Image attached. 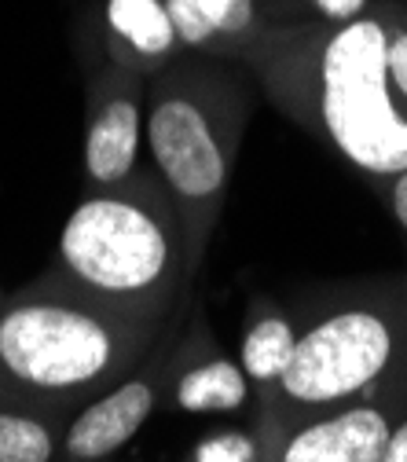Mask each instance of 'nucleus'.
I'll return each instance as SVG.
<instances>
[{
	"mask_svg": "<svg viewBox=\"0 0 407 462\" xmlns=\"http://www.w3.org/2000/svg\"><path fill=\"white\" fill-rule=\"evenodd\" d=\"M122 356V323L63 298L19 301L0 316V367L15 382L67 393L106 378Z\"/></svg>",
	"mask_w": 407,
	"mask_h": 462,
	"instance_id": "nucleus-4",
	"label": "nucleus"
},
{
	"mask_svg": "<svg viewBox=\"0 0 407 462\" xmlns=\"http://www.w3.org/2000/svg\"><path fill=\"white\" fill-rule=\"evenodd\" d=\"M151 411H154V382L143 374L125 378L118 389H110L106 396L88 403L74 419V426L67 433V451L85 462L106 458L140 433V426L151 419Z\"/></svg>",
	"mask_w": 407,
	"mask_h": 462,
	"instance_id": "nucleus-8",
	"label": "nucleus"
},
{
	"mask_svg": "<svg viewBox=\"0 0 407 462\" xmlns=\"http://www.w3.org/2000/svg\"><path fill=\"white\" fill-rule=\"evenodd\" d=\"M393 430L375 408H348L286 444L282 462H382Z\"/></svg>",
	"mask_w": 407,
	"mask_h": 462,
	"instance_id": "nucleus-9",
	"label": "nucleus"
},
{
	"mask_svg": "<svg viewBox=\"0 0 407 462\" xmlns=\"http://www.w3.org/2000/svg\"><path fill=\"white\" fill-rule=\"evenodd\" d=\"M393 213L407 231V169L393 177Z\"/></svg>",
	"mask_w": 407,
	"mask_h": 462,
	"instance_id": "nucleus-18",
	"label": "nucleus"
},
{
	"mask_svg": "<svg viewBox=\"0 0 407 462\" xmlns=\"http://www.w3.org/2000/svg\"><path fill=\"white\" fill-rule=\"evenodd\" d=\"M147 88L143 78L110 63L92 96V118L85 136V177L96 188L114 191L125 184L140 158V136L147 133Z\"/></svg>",
	"mask_w": 407,
	"mask_h": 462,
	"instance_id": "nucleus-6",
	"label": "nucleus"
},
{
	"mask_svg": "<svg viewBox=\"0 0 407 462\" xmlns=\"http://www.w3.org/2000/svg\"><path fill=\"white\" fill-rule=\"evenodd\" d=\"M294 345H298V334L286 319H279V316L257 319L243 337V371H246V378L279 382L290 356H294Z\"/></svg>",
	"mask_w": 407,
	"mask_h": 462,
	"instance_id": "nucleus-12",
	"label": "nucleus"
},
{
	"mask_svg": "<svg viewBox=\"0 0 407 462\" xmlns=\"http://www.w3.org/2000/svg\"><path fill=\"white\" fill-rule=\"evenodd\" d=\"M206 55H180L151 74L147 88V147L169 195L191 213H209L231 172V122L213 106Z\"/></svg>",
	"mask_w": 407,
	"mask_h": 462,
	"instance_id": "nucleus-3",
	"label": "nucleus"
},
{
	"mask_svg": "<svg viewBox=\"0 0 407 462\" xmlns=\"http://www.w3.org/2000/svg\"><path fill=\"white\" fill-rule=\"evenodd\" d=\"M51 433L26 415H0V462H48Z\"/></svg>",
	"mask_w": 407,
	"mask_h": 462,
	"instance_id": "nucleus-13",
	"label": "nucleus"
},
{
	"mask_svg": "<svg viewBox=\"0 0 407 462\" xmlns=\"http://www.w3.org/2000/svg\"><path fill=\"white\" fill-rule=\"evenodd\" d=\"M257 448L246 433H220V437H209L206 444H199L195 451V462H254Z\"/></svg>",
	"mask_w": 407,
	"mask_h": 462,
	"instance_id": "nucleus-15",
	"label": "nucleus"
},
{
	"mask_svg": "<svg viewBox=\"0 0 407 462\" xmlns=\"http://www.w3.org/2000/svg\"><path fill=\"white\" fill-rule=\"evenodd\" d=\"M385 0H305V12L301 19L312 23H348V19H360L367 12H375Z\"/></svg>",
	"mask_w": 407,
	"mask_h": 462,
	"instance_id": "nucleus-16",
	"label": "nucleus"
},
{
	"mask_svg": "<svg viewBox=\"0 0 407 462\" xmlns=\"http://www.w3.org/2000/svg\"><path fill=\"white\" fill-rule=\"evenodd\" d=\"M268 23H301L305 0H257Z\"/></svg>",
	"mask_w": 407,
	"mask_h": 462,
	"instance_id": "nucleus-17",
	"label": "nucleus"
},
{
	"mask_svg": "<svg viewBox=\"0 0 407 462\" xmlns=\"http://www.w3.org/2000/svg\"><path fill=\"white\" fill-rule=\"evenodd\" d=\"M246 371L236 367L231 360H209L180 374L177 382V403L191 415L206 411H236L246 403Z\"/></svg>",
	"mask_w": 407,
	"mask_h": 462,
	"instance_id": "nucleus-10",
	"label": "nucleus"
},
{
	"mask_svg": "<svg viewBox=\"0 0 407 462\" xmlns=\"http://www.w3.org/2000/svg\"><path fill=\"white\" fill-rule=\"evenodd\" d=\"M60 257L85 294L106 305H143L177 272V231L143 199L103 191L70 213Z\"/></svg>",
	"mask_w": 407,
	"mask_h": 462,
	"instance_id": "nucleus-2",
	"label": "nucleus"
},
{
	"mask_svg": "<svg viewBox=\"0 0 407 462\" xmlns=\"http://www.w3.org/2000/svg\"><path fill=\"white\" fill-rule=\"evenodd\" d=\"M103 33L110 60L140 78H151L188 55L169 19L165 0H106Z\"/></svg>",
	"mask_w": 407,
	"mask_h": 462,
	"instance_id": "nucleus-7",
	"label": "nucleus"
},
{
	"mask_svg": "<svg viewBox=\"0 0 407 462\" xmlns=\"http://www.w3.org/2000/svg\"><path fill=\"white\" fill-rule=\"evenodd\" d=\"M275 88L305 85L334 147L371 177L407 169V114L385 67L382 5L348 23H268L243 55Z\"/></svg>",
	"mask_w": 407,
	"mask_h": 462,
	"instance_id": "nucleus-1",
	"label": "nucleus"
},
{
	"mask_svg": "<svg viewBox=\"0 0 407 462\" xmlns=\"http://www.w3.org/2000/svg\"><path fill=\"white\" fill-rule=\"evenodd\" d=\"M385 67L393 96L407 103V0H385Z\"/></svg>",
	"mask_w": 407,
	"mask_h": 462,
	"instance_id": "nucleus-14",
	"label": "nucleus"
},
{
	"mask_svg": "<svg viewBox=\"0 0 407 462\" xmlns=\"http://www.w3.org/2000/svg\"><path fill=\"white\" fill-rule=\"evenodd\" d=\"M382 462H407V422H403L400 430H393V437H389V444H385Z\"/></svg>",
	"mask_w": 407,
	"mask_h": 462,
	"instance_id": "nucleus-19",
	"label": "nucleus"
},
{
	"mask_svg": "<svg viewBox=\"0 0 407 462\" xmlns=\"http://www.w3.org/2000/svg\"><path fill=\"white\" fill-rule=\"evenodd\" d=\"M393 353L396 337L382 312L345 309L298 337L275 385L298 403H338L378 382Z\"/></svg>",
	"mask_w": 407,
	"mask_h": 462,
	"instance_id": "nucleus-5",
	"label": "nucleus"
},
{
	"mask_svg": "<svg viewBox=\"0 0 407 462\" xmlns=\"http://www.w3.org/2000/svg\"><path fill=\"white\" fill-rule=\"evenodd\" d=\"M217 37V55H243L257 44L268 19L257 0H195Z\"/></svg>",
	"mask_w": 407,
	"mask_h": 462,
	"instance_id": "nucleus-11",
	"label": "nucleus"
}]
</instances>
